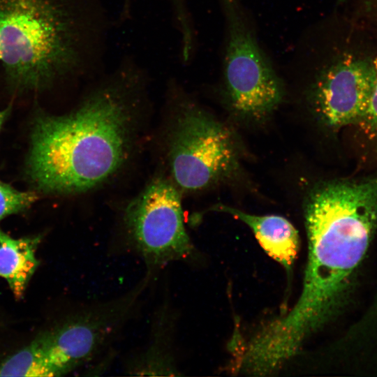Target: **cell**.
Returning <instances> with one entry per match:
<instances>
[{
	"label": "cell",
	"mask_w": 377,
	"mask_h": 377,
	"mask_svg": "<svg viewBox=\"0 0 377 377\" xmlns=\"http://www.w3.org/2000/svg\"><path fill=\"white\" fill-rule=\"evenodd\" d=\"M226 28L223 64L226 94L239 114L259 119L281 101L282 82L259 46L239 0H220Z\"/></svg>",
	"instance_id": "cell-4"
},
{
	"label": "cell",
	"mask_w": 377,
	"mask_h": 377,
	"mask_svg": "<svg viewBox=\"0 0 377 377\" xmlns=\"http://www.w3.org/2000/svg\"><path fill=\"white\" fill-rule=\"evenodd\" d=\"M215 209L246 224L264 251L286 269H290L299 251L300 238L297 230L286 219L277 215H252L223 205Z\"/></svg>",
	"instance_id": "cell-9"
},
{
	"label": "cell",
	"mask_w": 377,
	"mask_h": 377,
	"mask_svg": "<svg viewBox=\"0 0 377 377\" xmlns=\"http://www.w3.org/2000/svg\"><path fill=\"white\" fill-rule=\"evenodd\" d=\"M184 221L179 191L164 178L153 180L127 206L129 239L151 271L191 256L193 249Z\"/></svg>",
	"instance_id": "cell-6"
},
{
	"label": "cell",
	"mask_w": 377,
	"mask_h": 377,
	"mask_svg": "<svg viewBox=\"0 0 377 377\" xmlns=\"http://www.w3.org/2000/svg\"><path fill=\"white\" fill-rule=\"evenodd\" d=\"M133 0H122L121 10L120 13V20H126L131 13Z\"/></svg>",
	"instance_id": "cell-15"
},
{
	"label": "cell",
	"mask_w": 377,
	"mask_h": 377,
	"mask_svg": "<svg viewBox=\"0 0 377 377\" xmlns=\"http://www.w3.org/2000/svg\"><path fill=\"white\" fill-rule=\"evenodd\" d=\"M340 2L343 1V0H339Z\"/></svg>",
	"instance_id": "cell-18"
},
{
	"label": "cell",
	"mask_w": 377,
	"mask_h": 377,
	"mask_svg": "<svg viewBox=\"0 0 377 377\" xmlns=\"http://www.w3.org/2000/svg\"><path fill=\"white\" fill-rule=\"evenodd\" d=\"M376 71V83L368 111L360 122L364 129L368 133L377 132V56L373 61Z\"/></svg>",
	"instance_id": "cell-14"
},
{
	"label": "cell",
	"mask_w": 377,
	"mask_h": 377,
	"mask_svg": "<svg viewBox=\"0 0 377 377\" xmlns=\"http://www.w3.org/2000/svg\"><path fill=\"white\" fill-rule=\"evenodd\" d=\"M304 217L309 256L301 295L286 316L263 329L267 345L284 357L295 355L340 308L374 235L367 221L343 205H311Z\"/></svg>",
	"instance_id": "cell-3"
},
{
	"label": "cell",
	"mask_w": 377,
	"mask_h": 377,
	"mask_svg": "<svg viewBox=\"0 0 377 377\" xmlns=\"http://www.w3.org/2000/svg\"><path fill=\"white\" fill-rule=\"evenodd\" d=\"M12 110V105H9L7 108L0 111V130L4 121L10 114Z\"/></svg>",
	"instance_id": "cell-16"
},
{
	"label": "cell",
	"mask_w": 377,
	"mask_h": 377,
	"mask_svg": "<svg viewBox=\"0 0 377 377\" xmlns=\"http://www.w3.org/2000/svg\"><path fill=\"white\" fill-rule=\"evenodd\" d=\"M173 23L180 38V47L184 50L195 45V33L187 0H167Z\"/></svg>",
	"instance_id": "cell-12"
},
{
	"label": "cell",
	"mask_w": 377,
	"mask_h": 377,
	"mask_svg": "<svg viewBox=\"0 0 377 377\" xmlns=\"http://www.w3.org/2000/svg\"><path fill=\"white\" fill-rule=\"evenodd\" d=\"M317 70L308 96L320 118L335 128L360 124L368 111L375 87L373 61L345 54Z\"/></svg>",
	"instance_id": "cell-8"
},
{
	"label": "cell",
	"mask_w": 377,
	"mask_h": 377,
	"mask_svg": "<svg viewBox=\"0 0 377 377\" xmlns=\"http://www.w3.org/2000/svg\"><path fill=\"white\" fill-rule=\"evenodd\" d=\"M150 275L124 296L89 309L39 336L46 362L62 376L94 359L131 316Z\"/></svg>",
	"instance_id": "cell-7"
},
{
	"label": "cell",
	"mask_w": 377,
	"mask_h": 377,
	"mask_svg": "<svg viewBox=\"0 0 377 377\" xmlns=\"http://www.w3.org/2000/svg\"><path fill=\"white\" fill-rule=\"evenodd\" d=\"M179 114L169 146L175 184L198 191L233 175L239 165L238 150L228 128L188 102L182 103Z\"/></svg>",
	"instance_id": "cell-5"
},
{
	"label": "cell",
	"mask_w": 377,
	"mask_h": 377,
	"mask_svg": "<svg viewBox=\"0 0 377 377\" xmlns=\"http://www.w3.org/2000/svg\"><path fill=\"white\" fill-rule=\"evenodd\" d=\"M146 82L145 69L124 58L75 110L61 116L39 114L26 163L34 188L80 193L112 176L128 157Z\"/></svg>",
	"instance_id": "cell-1"
},
{
	"label": "cell",
	"mask_w": 377,
	"mask_h": 377,
	"mask_svg": "<svg viewBox=\"0 0 377 377\" xmlns=\"http://www.w3.org/2000/svg\"><path fill=\"white\" fill-rule=\"evenodd\" d=\"M0 376L52 377L59 375L46 362L38 337L0 363Z\"/></svg>",
	"instance_id": "cell-11"
},
{
	"label": "cell",
	"mask_w": 377,
	"mask_h": 377,
	"mask_svg": "<svg viewBox=\"0 0 377 377\" xmlns=\"http://www.w3.org/2000/svg\"><path fill=\"white\" fill-rule=\"evenodd\" d=\"M108 21L95 0H0V61L9 88L39 93L101 70Z\"/></svg>",
	"instance_id": "cell-2"
},
{
	"label": "cell",
	"mask_w": 377,
	"mask_h": 377,
	"mask_svg": "<svg viewBox=\"0 0 377 377\" xmlns=\"http://www.w3.org/2000/svg\"><path fill=\"white\" fill-rule=\"evenodd\" d=\"M375 3L377 4V0H374Z\"/></svg>",
	"instance_id": "cell-17"
},
{
	"label": "cell",
	"mask_w": 377,
	"mask_h": 377,
	"mask_svg": "<svg viewBox=\"0 0 377 377\" xmlns=\"http://www.w3.org/2000/svg\"><path fill=\"white\" fill-rule=\"evenodd\" d=\"M38 199L33 191H18L0 182V220L28 209Z\"/></svg>",
	"instance_id": "cell-13"
},
{
	"label": "cell",
	"mask_w": 377,
	"mask_h": 377,
	"mask_svg": "<svg viewBox=\"0 0 377 377\" xmlns=\"http://www.w3.org/2000/svg\"><path fill=\"white\" fill-rule=\"evenodd\" d=\"M41 237L14 239L0 230V276L8 282L16 299H22L39 265L36 251Z\"/></svg>",
	"instance_id": "cell-10"
}]
</instances>
